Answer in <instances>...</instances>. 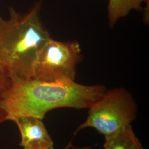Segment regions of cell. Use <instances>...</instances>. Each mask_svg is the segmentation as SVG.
Instances as JSON below:
<instances>
[{
    "label": "cell",
    "mask_w": 149,
    "mask_h": 149,
    "mask_svg": "<svg viewBox=\"0 0 149 149\" xmlns=\"http://www.w3.org/2000/svg\"><path fill=\"white\" fill-rule=\"evenodd\" d=\"M11 85L0 99L10 116H32L43 120L48 112L60 108L89 109L106 92L103 85L75 81L49 82L11 76Z\"/></svg>",
    "instance_id": "obj_1"
},
{
    "label": "cell",
    "mask_w": 149,
    "mask_h": 149,
    "mask_svg": "<svg viewBox=\"0 0 149 149\" xmlns=\"http://www.w3.org/2000/svg\"><path fill=\"white\" fill-rule=\"evenodd\" d=\"M42 1L25 13L10 8V18L0 16V65L11 76L31 78L38 55L51 38L41 20Z\"/></svg>",
    "instance_id": "obj_2"
},
{
    "label": "cell",
    "mask_w": 149,
    "mask_h": 149,
    "mask_svg": "<svg viewBox=\"0 0 149 149\" xmlns=\"http://www.w3.org/2000/svg\"><path fill=\"white\" fill-rule=\"evenodd\" d=\"M138 105L132 94L124 88L107 90L101 98L88 109L84 122L74 134L87 128L95 129L104 136L131 125L136 118Z\"/></svg>",
    "instance_id": "obj_3"
},
{
    "label": "cell",
    "mask_w": 149,
    "mask_h": 149,
    "mask_svg": "<svg viewBox=\"0 0 149 149\" xmlns=\"http://www.w3.org/2000/svg\"><path fill=\"white\" fill-rule=\"evenodd\" d=\"M82 60L77 42H62L51 38L38 55L31 79L49 82L75 81L77 65Z\"/></svg>",
    "instance_id": "obj_4"
},
{
    "label": "cell",
    "mask_w": 149,
    "mask_h": 149,
    "mask_svg": "<svg viewBox=\"0 0 149 149\" xmlns=\"http://www.w3.org/2000/svg\"><path fill=\"white\" fill-rule=\"evenodd\" d=\"M7 120H11L19 128L21 140L20 145L24 147L39 142L53 143L42 120L32 116H10Z\"/></svg>",
    "instance_id": "obj_5"
},
{
    "label": "cell",
    "mask_w": 149,
    "mask_h": 149,
    "mask_svg": "<svg viewBox=\"0 0 149 149\" xmlns=\"http://www.w3.org/2000/svg\"><path fill=\"white\" fill-rule=\"evenodd\" d=\"M104 149H144L131 125L105 136Z\"/></svg>",
    "instance_id": "obj_6"
},
{
    "label": "cell",
    "mask_w": 149,
    "mask_h": 149,
    "mask_svg": "<svg viewBox=\"0 0 149 149\" xmlns=\"http://www.w3.org/2000/svg\"><path fill=\"white\" fill-rule=\"evenodd\" d=\"M145 0H109L107 6L109 26L114 27L120 18L128 16L132 11L141 12Z\"/></svg>",
    "instance_id": "obj_7"
},
{
    "label": "cell",
    "mask_w": 149,
    "mask_h": 149,
    "mask_svg": "<svg viewBox=\"0 0 149 149\" xmlns=\"http://www.w3.org/2000/svg\"><path fill=\"white\" fill-rule=\"evenodd\" d=\"M11 76L9 72L0 65V99L11 85Z\"/></svg>",
    "instance_id": "obj_8"
},
{
    "label": "cell",
    "mask_w": 149,
    "mask_h": 149,
    "mask_svg": "<svg viewBox=\"0 0 149 149\" xmlns=\"http://www.w3.org/2000/svg\"><path fill=\"white\" fill-rule=\"evenodd\" d=\"M23 148L24 149H55L54 148V143L44 141L29 144Z\"/></svg>",
    "instance_id": "obj_9"
},
{
    "label": "cell",
    "mask_w": 149,
    "mask_h": 149,
    "mask_svg": "<svg viewBox=\"0 0 149 149\" xmlns=\"http://www.w3.org/2000/svg\"><path fill=\"white\" fill-rule=\"evenodd\" d=\"M145 6L143 8V21L146 24H149V0L145 1Z\"/></svg>",
    "instance_id": "obj_10"
},
{
    "label": "cell",
    "mask_w": 149,
    "mask_h": 149,
    "mask_svg": "<svg viewBox=\"0 0 149 149\" xmlns=\"http://www.w3.org/2000/svg\"><path fill=\"white\" fill-rule=\"evenodd\" d=\"M7 121V113L0 104V124Z\"/></svg>",
    "instance_id": "obj_11"
},
{
    "label": "cell",
    "mask_w": 149,
    "mask_h": 149,
    "mask_svg": "<svg viewBox=\"0 0 149 149\" xmlns=\"http://www.w3.org/2000/svg\"><path fill=\"white\" fill-rule=\"evenodd\" d=\"M71 146V142H70L68 144V145L66 146V148L64 149H68Z\"/></svg>",
    "instance_id": "obj_12"
}]
</instances>
